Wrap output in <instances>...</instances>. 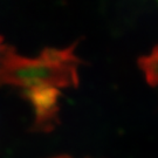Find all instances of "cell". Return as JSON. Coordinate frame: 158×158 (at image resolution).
I'll return each instance as SVG.
<instances>
[{"label": "cell", "instance_id": "cell-1", "mask_svg": "<svg viewBox=\"0 0 158 158\" xmlns=\"http://www.w3.org/2000/svg\"><path fill=\"white\" fill-rule=\"evenodd\" d=\"M142 68L147 75L148 80L158 85V47H156L150 55L142 60Z\"/></svg>", "mask_w": 158, "mask_h": 158}, {"label": "cell", "instance_id": "cell-2", "mask_svg": "<svg viewBox=\"0 0 158 158\" xmlns=\"http://www.w3.org/2000/svg\"><path fill=\"white\" fill-rule=\"evenodd\" d=\"M4 51H5V45H4V42H2V39L0 38V55L2 54Z\"/></svg>", "mask_w": 158, "mask_h": 158}]
</instances>
